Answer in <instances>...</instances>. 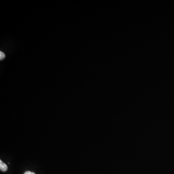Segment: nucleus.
I'll use <instances>...</instances> for the list:
<instances>
[{
	"mask_svg": "<svg viewBox=\"0 0 174 174\" xmlns=\"http://www.w3.org/2000/svg\"><path fill=\"white\" fill-rule=\"evenodd\" d=\"M0 169L2 172H6L8 169L7 165L3 163L2 160H0Z\"/></svg>",
	"mask_w": 174,
	"mask_h": 174,
	"instance_id": "f257e3e1",
	"label": "nucleus"
},
{
	"mask_svg": "<svg viewBox=\"0 0 174 174\" xmlns=\"http://www.w3.org/2000/svg\"><path fill=\"white\" fill-rule=\"evenodd\" d=\"M5 54H4V53L2 52V51H1V52H0V59H1V60H2L3 59H4V58H5Z\"/></svg>",
	"mask_w": 174,
	"mask_h": 174,
	"instance_id": "f03ea898",
	"label": "nucleus"
},
{
	"mask_svg": "<svg viewBox=\"0 0 174 174\" xmlns=\"http://www.w3.org/2000/svg\"><path fill=\"white\" fill-rule=\"evenodd\" d=\"M24 174H35V173H33V172H31V171H26V172H25Z\"/></svg>",
	"mask_w": 174,
	"mask_h": 174,
	"instance_id": "7ed1b4c3",
	"label": "nucleus"
}]
</instances>
